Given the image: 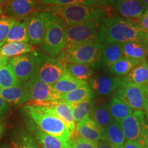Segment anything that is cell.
I'll return each instance as SVG.
<instances>
[{"instance_id": "1", "label": "cell", "mask_w": 148, "mask_h": 148, "mask_svg": "<svg viewBox=\"0 0 148 148\" xmlns=\"http://www.w3.org/2000/svg\"><path fill=\"white\" fill-rule=\"evenodd\" d=\"M29 119L40 130L50 134L65 143L70 140L71 134L64 122L47 107L34 103H27L23 106Z\"/></svg>"}, {"instance_id": "9", "label": "cell", "mask_w": 148, "mask_h": 148, "mask_svg": "<svg viewBox=\"0 0 148 148\" xmlns=\"http://www.w3.org/2000/svg\"><path fill=\"white\" fill-rule=\"evenodd\" d=\"M115 92L114 95L134 111L145 110L147 108V86L127 82Z\"/></svg>"}, {"instance_id": "22", "label": "cell", "mask_w": 148, "mask_h": 148, "mask_svg": "<svg viewBox=\"0 0 148 148\" xmlns=\"http://www.w3.org/2000/svg\"><path fill=\"white\" fill-rule=\"evenodd\" d=\"M123 56L136 60H145L148 51L147 40H135L123 43Z\"/></svg>"}, {"instance_id": "24", "label": "cell", "mask_w": 148, "mask_h": 148, "mask_svg": "<svg viewBox=\"0 0 148 148\" xmlns=\"http://www.w3.org/2000/svg\"><path fill=\"white\" fill-rule=\"evenodd\" d=\"M36 0H12L7 8V12L18 17H26L34 13Z\"/></svg>"}, {"instance_id": "50", "label": "cell", "mask_w": 148, "mask_h": 148, "mask_svg": "<svg viewBox=\"0 0 148 148\" xmlns=\"http://www.w3.org/2000/svg\"><path fill=\"white\" fill-rule=\"evenodd\" d=\"M145 111H146V116H147V119H148V107H147V108L145 110Z\"/></svg>"}, {"instance_id": "31", "label": "cell", "mask_w": 148, "mask_h": 148, "mask_svg": "<svg viewBox=\"0 0 148 148\" xmlns=\"http://www.w3.org/2000/svg\"><path fill=\"white\" fill-rule=\"evenodd\" d=\"M125 77L127 82H131L140 86H147L148 60L147 59L141 61Z\"/></svg>"}, {"instance_id": "27", "label": "cell", "mask_w": 148, "mask_h": 148, "mask_svg": "<svg viewBox=\"0 0 148 148\" xmlns=\"http://www.w3.org/2000/svg\"><path fill=\"white\" fill-rule=\"evenodd\" d=\"M108 107L112 119L119 123L134 112L132 109L115 95H114L109 101Z\"/></svg>"}, {"instance_id": "41", "label": "cell", "mask_w": 148, "mask_h": 148, "mask_svg": "<svg viewBox=\"0 0 148 148\" xmlns=\"http://www.w3.org/2000/svg\"><path fill=\"white\" fill-rule=\"evenodd\" d=\"M9 109V104L0 97V117L6 114Z\"/></svg>"}, {"instance_id": "45", "label": "cell", "mask_w": 148, "mask_h": 148, "mask_svg": "<svg viewBox=\"0 0 148 148\" xmlns=\"http://www.w3.org/2000/svg\"><path fill=\"white\" fill-rule=\"evenodd\" d=\"M107 1H108L109 5H112V6H114V5H115L116 0H107Z\"/></svg>"}, {"instance_id": "17", "label": "cell", "mask_w": 148, "mask_h": 148, "mask_svg": "<svg viewBox=\"0 0 148 148\" xmlns=\"http://www.w3.org/2000/svg\"><path fill=\"white\" fill-rule=\"evenodd\" d=\"M116 10L127 18H138L145 11L141 0H116Z\"/></svg>"}, {"instance_id": "10", "label": "cell", "mask_w": 148, "mask_h": 148, "mask_svg": "<svg viewBox=\"0 0 148 148\" xmlns=\"http://www.w3.org/2000/svg\"><path fill=\"white\" fill-rule=\"evenodd\" d=\"M23 84L28 93L29 102L40 103L59 100L60 94L51 85L42 82L36 75H33Z\"/></svg>"}, {"instance_id": "53", "label": "cell", "mask_w": 148, "mask_h": 148, "mask_svg": "<svg viewBox=\"0 0 148 148\" xmlns=\"http://www.w3.org/2000/svg\"><path fill=\"white\" fill-rule=\"evenodd\" d=\"M147 56H148V51H147Z\"/></svg>"}, {"instance_id": "38", "label": "cell", "mask_w": 148, "mask_h": 148, "mask_svg": "<svg viewBox=\"0 0 148 148\" xmlns=\"http://www.w3.org/2000/svg\"><path fill=\"white\" fill-rule=\"evenodd\" d=\"M138 21L139 22L138 23L148 34V9L143 12L140 17L138 18Z\"/></svg>"}, {"instance_id": "14", "label": "cell", "mask_w": 148, "mask_h": 148, "mask_svg": "<svg viewBox=\"0 0 148 148\" xmlns=\"http://www.w3.org/2000/svg\"><path fill=\"white\" fill-rule=\"evenodd\" d=\"M103 130L88 116L77 123L71 136H77L84 139L98 142L102 138Z\"/></svg>"}, {"instance_id": "13", "label": "cell", "mask_w": 148, "mask_h": 148, "mask_svg": "<svg viewBox=\"0 0 148 148\" xmlns=\"http://www.w3.org/2000/svg\"><path fill=\"white\" fill-rule=\"evenodd\" d=\"M127 82L126 77L107 75H95L89 79L88 86L93 92L99 95H108Z\"/></svg>"}, {"instance_id": "30", "label": "cell", "mask_w": 148, "mask_h": 148, "mask_svg": "<svg viewBox=\"0 0 148 148\" xmlns=\"http://www.w3.org/2000/svg\"><path fill=\"white\" fill-rule=\"evenodd\" d=\"M89 117L103 129L114 121L108 110V103H102L92 107Z\"/></svg>"}, {"instance_id": "34", "label": "cell", "mask_w": 148, "mask_h": 148, "mask_svg": "<svg viewBox=\"0 0 148 148\" xmlns=\"http://www.w3.org/2000/svg\"><path fill=\"white\" fill-rule=\"evenodd\" d=\"M22 83L14 75L8 64L0 69V88L19 86Z\"/></svg>"}, {"instance_id": "23", "label": "cell", "mask_w": 148, "mask_h": 148, "mask_svg": "<svg viewBox=\"0 0 148 148\" xmlns=\"http://www.w3.org/2000/svg\"><path fill=\"white\" fill-rule=\"evenodd\" d=\"M140 62L141 61L123 56L121 58L109 66L108 70L113 76L124 77H126Z\"/></svg>"}, {"instance_id": "8", "label": "cell", "mask_w": 148, "mask_h": 148, "mask_svg": "<svg viewBox=\"0 0 148 148\" xmlns=\"http://www.w3.org/2000/svg\"><path fill=\"white\" fill-rule=\"evenodd\" d=\"M126 139L136 140L143 146L148 137V123L143 110H135L119 123Z\"/></svg>"}, {"instance_id": "21", "label": "cell", "mask_w": 148, "mask_h": 148, "mask_svg": "<svg viewBox=\"0 0 148 148\" xmlns=\"http://www.w3.org/2000/svg\"><path fill=\"white\" fill-rule=\"evenodd\" d=\"M27 21L28 16L21 17L18 20L16 19L12 26L11 27L3 44L10 42H28L27 32Z\"/></svg>"}, {"instance_id": "3", "label": "cell", "mask_w": 148, "mask_h": 148, "mask_svg": "<svg viewBox=\"0 0 148 148\" xmlns=\"http://www.w3.org/2000/svg\"><path fill=\"white\" fill-rule=\"evenodd\" d=\"M44 11L52 14L65 28L90 20L107 17V11L104 8L83 4L49 6Z\"/></svg>"}, {"instance_id": "25", "label": "cell", "mask_w": 148, "mask_h": 148, "mask_svg": "<svg viewBox=\"0 0 148 148\" xmlns=\"http://www.w3.org/2000/svg\"><path fill=\"white\" fill-rule=\"evenodd\" d=\"M94 97V92L92 91L88 85L80 86L71 91L60 95L59 100L71 104V103L82 102L84 101L91 100Z\"/></svg>"}, {"instance_id": "40", "label": "cell", "mask_w": 148, "mask_h": 148, "mask_svg": "<svg viewBox=\"0 0 148 148\" xmlns=\"http://www.w3.org/2000/svg\"><path fill=\"white\" fill-rule=\"evenodd\" d=\"M119 148H143V147L136 140H127Z\"/></svg>"}, {"instance_id": "19", "label": "cell", "mask_w": 148, "mask_h": 148, "mask_svg": "<svg viewBox=\"0 0 148 148\" xmlns=\"http://www.w3.org/2000/svg\"><path fill=\"white\" fill-rule=\"evenodd\" d=\"M101 140L112 148H119L125 143V138L121 125L118 122L113 121L103 128Z\"/></svg>"}, {"instance_id": "44", "label": "cell", "mask_w": 148, "mask_h": 148, "mask_svg": "<svg viewBox=\"0 0 148 148\" xmlns=\"http://www.w3.org/2000/svg\"><path fill=\"white\" fill-rule=\"evenodd\" d=\"M141 2L144 5V7H145V10L148 9V0H141Z\"/></svg>"}, {"instance_id": "2", "label": "cell", "mask_w": 148, "mask_h": 148, "mask_svg": "<svg viewBox=\"0 0 148 148\" xmlns=\"http://www.w3.org/2000/svg\"><path fill=\"white\" fill-rule=\"evenodd\" d=\"M147 40V33L138 22L119 16H110L105 19L103 44Z\"/></svg>"}, {"instance_id": "15", "label": "cell", "mask_w": 148, "mask_h": 148, "mask_svg": "<svg viewBox=\"0 0 148 148\" xmlns=\"http://www.w3.org/2000/svg\"><path fill=\"white\" fill-rule=\"evenodd\" d=\"M36 104L47 107V108L52 111L56 115L58 116L64 122V123L68 127V129L72 134L74 129H75V123L73 120V116H72L71 108H70L69 103L64 102L63 101L57 100L54 101H49V102L36 103Z\"/></svg>"}, {"instance_id": "52", "label": "cell", "mask_w": 148, "mask_h": 148, "mask_svg": "<svg viewBox=\"0 0 148 148\" xmlns=\"http://www.w3.org/2000/svg\"><path fill=\"white\" fill-rule=\"evenodd\" d=\"M147 95H148V85H147Z\"/></svg>"}, {"instance_id": "12", "label": "cell", "mask_w": 148, "mask_h": 148, "mask_svg": "<svg viewBox=\"0 0 148 148\" xmlns=\"http://www.w3.org/2000/svg\"><path fill=\"white\" fill-rule=\"evenodd\" d=\"M47 15L45 11L35 12L28 16L27 32L29 45H42L47 30Z\"/></svg>"}, {"instance_id": "35", "label": "cell", "mask_w": 148, "mask_h": 148, "mask_svg": "<svg viewBox=\"0 0 148 148\" xmlns=\"http://www.w3.org/2000/svg\"><path fill=\"white\" fill-rule=\"evenodd\" d=\"M15 20V18L10 16L0 17V47L3 45V42Z\"/></svg>"}, {"instance_id": "36", "label": "cell", "mask_w": 148, "mask_h": 148, "mask_svg": "<svg viewBox=\"0 0 148 148\" xmlns=\"http://www.w3.org/2000/svg\"><path fill=\"white\" fill-rule=\"evenodd\" d=\"M66 143L71 148H97L98 145L97 141L86 140L77 136H71Z\"/></svg>"}, {"instance_id": "26", "label": "cell", "mask_w": 148, "mask_h": 148, "mask_svg": "<svg viewBox=\"0 0 148 148\" xmlns=\"http://www.w3.org/2000/svg\"><path fill=\"white\" fill-rule=\"evenodd\" d=\"M86 85H88V82L77 79L65 72L64 75L51 86L58 93L62 95Z\"/></svg>"}, {"instance_id": "47", "label": "cell", "mask_w": 148, "mask_h": 148, "mask_svg": "<svg viewBox=\"0 0 148 148\" xmlns=\"http://www.w3.org/2000/svg\"><path fill=\"white\" fill-rule=\"evenodd\" d=\"M143 148H148V137L147 139H146L145 143H143Z\"/></svg>"}, {"instance_id": "6", "label": "cell", "mask_w": 148, "mask_h": 148, "mask_svg": "<svg viewBox=\"0 0 148 148\" xmlns=\"http://www.w3.org/2000/svg\"><path fill=\"white\" fill-rule=\"evenodd\" d=\"M46 12L47 15V30L40 47L48 55L56 58L65 49L64 30L66 28L52 14Z\"/></svg>"}, {"instance_id": "29", "label": "cell", "mask_w": 148, "mask_h": 148, "mask_svg": "<svg viewBox=\"0 0 148 148\" xmlns=\"http://www.w3.org/2000/svg\"><path fill=\"white\" fill-rule=\"evenodd\" d=\"M65 69L66 73L79 80L87 82L93 76V68L88 64L67 62L65 63Z\"/></svg>"}, {"instance_id": "11", "label": "cell", "mask_w": 148, "mask_h": 148, "mask_svg": "<svg viewBox=\"0 0 148 148\" xmlns=\"http://www.w3.org/2000/svg\"><path fill=\"white\" fill-rule=\"evenodd\" d=\"M8 64L14 75L21 83L27 82L35 73L36 68V51L9 58Z\"/></svg>"}, {"instance_id": "4", "label": "cell", "mask_w": 148, "mask_h": 148, "mask_svg": "<svg viewBox=\"0 0 148 148\" xmlns=\"http://www.w3.org/2000/svg\"><path fill=\"white\" fill-rule=\"evenodd\" d=\"M106 18L90 20L79 25L66 27L64 30V49L82 44H103L104 22Z\"/></svg>"}, {"instance_id": "7", "label": "cell", "mask_w": 148, "mask_h": 148, "mask_svg": "<svg viewBox=\"0 0 148 148\" xmlns=\"http://www.w3.org/2000/svg\"><path fill=\"white\" fill-rule=\"evenodd\" d=\"M102 47V43L82 44L64 49L58 56L64 63L74 62L95 66L99 62Z\"/></svg>"}, {"instance_id": "18", "label": "cell", "mask_w": 148, "mask_h": 148, "mask_svg": "<svg viewBox=\"0 0 148 148\" xmlns=\"http://www.w3.org/2000/svg\"><path fill=\"white\" fill-rule=\"evenodd\" d=\"M123 56V43L114 42L103 44L99 62L97 64L109 67Z\"/></svg>"}, {"instance_id": "42", "label": "cell", "mask_w": 148, "mask_h": 148, "mask_svg": "<svg viewBox=\"0 0 148 148\" xmlns=\"http://www.w3.org/2000/svg\"><path fill=\"white\" fill-rule=\"evenodd\" d=\"M9 58L0 55V69L3 68V66H6L8 64Z\"/></svg>"}, {"instance_id": "33", "label": "cell", "mask_w": 148, "mask_h": 148, "mask_svg": "<svg viewBox=\"0 0 148 148\" xmlns=\"http://www.w3.org/2000/svg\"><path fill=\"white\" fill-rule=\"evenodd\" d=\"M69 106L74 121L75 123H78L89 116L90 111L93 107V101L91 99L82 102L71 103L69 104Z\"/></svg>"}, {"instance_id": "51", "label": "cell", "mask_w": 148, "mask_h": 148, "mask_svg": "<svg viewBox=\"0 0 148 148\" xmlns=\"http://www.w3.org/2000/svg\"><path fill=\"white\" fill-rule=\"evenodd\" d=\"M3 1H4V0H0V2H2Z\"/></svg>"}, {"instance_id": "37", "label": "cell", "mask_w": 148, "mask_h": 148, "mask_svg": "<svg viewBox=\"0 0 148 148\" xmlns=\"http://www.w3.org/2000/svg\"><path fill=\"white\" fill-rule=\"evenodd\" d=\"M40 2L49 6H64L73 4L88 5L85 0H39Z\"/></svg>"}, {"instance_id": "16", "label": "cell", "mask_w": 148, "mask_h": 148, "mask_svg": "<svg viewBox=\"0 0 148 148\" xmlns=\"http://www.w3.org/2000/svg\"><path fill=\"white\" fill-rule=\"evenodd\" d=\"M0 97L8 103L21 105L29 101L28 93L23 83L19 86L0 88Z\"/></svg>"}, {"instance_id": "32", "label": "cell", "mask_w": 148, "mask_h": 148, "mask_svg": "<svg viewBox=\"0 0 148 148\" xmlns=\"http://www.w3.org/2000/svg\"><path fill=\"white\" fill-rule=\"evenodd\" d=\"M10 148H40L36 140L30 133L20 130L10 142Z\"/></svg>"}, {"instance_id": "20", "label": "cell", "mask_w": 148, "mask_h": 148, "mask_svg": "<svg viewBox=\"0 0 148 148\" xmlns=\"http://www.w3.org/2000/svg\"><path fill=\"white\" fill-rule=\"evenodd\" d=\"M27 125L29 132L36 140L40 148H64L63 143L54 136L40 130L32 121Z\"/></svg>"}, {"instance_id": "49", "label": "cell", "mask_w": 148, "mask_h": 148, "mask_svg": "<svg viewBox=\"0 0 148 148\" xmlns=\"http://www.w3.org/2000/svg\"><path fill=\"white\" fill-rule=\"evenodd\" d=\"M2 13H3V9H2V8H1V5H0V15H1Z\"/></svg>"}, {"instance_id": "39", "label": "cell", "mask_w": 148, "mask_h": 148, "mask_svg": "<svg viewBox=\"0 0 148 148\" xmlns=\"http://www.w3.org/2000/svg\"><path fill=\"white\" fill-rule=\"evenodd\" d=\"M85 1L88 3V5H93V6L106 8L109 5L107 0H85Z\"/></svg>"}, {"instance_id": "48", "label": "cell", "mask_w": 148, "mask_h": 148, "mask_svg": "<svg viewBox=\"0 0 148 148\" xmlns=\"http://www.w3.org/2000/svg\"><path fill=\"white\" fill-rule=\"evenodd\" d=\"M64 148H71V147H70L69 145H68L67 143H64Z\"/></svg>"}, {"instance_id": "46", "label": "cell", "mask_w": 148, "mask_h": 148, "mask_svg": "<svg viewBox=\"0 0 148 148\" xmlns=\"http://www.w3.org/2000/svg\"><path fill=\"white\" fill-rule=\"evenodd\" d=\"M3 125L2 123H0V138H1V135L3 134Z\"/></svg>"}, {"instance_id": "43", "label": "cell", "mask_w": 148, "mask_h": 148, "mask_svg": "<svg viewBox=\"0 0 148 148\" xmlns=\"http://www.w3.org/2000/svg\"><path fill=\"white\" fill-rule=\"evenodd\" d=\"M97 148H112V147H111L108 143H106V142H104L103 140H101V141L98 143Z\"/></svg>"}, {"instance_id": "28", "label": "cell", "mask_w": 148, "mask_h": 148, "mask_svg": "<svg viewBox=\"0 0 148 148\" xmlns=\"http://www.w3.org/2000/svg\"><path fill=\"white\" fill-rule=\"evenodd\" d=\"M33 51H34V47L29 45L28 42H6L0 47V55L8 58Z\"/></svg>"}, {"instance_id": "5", "label": "cell", "mask_w": 148, "mask_h": 148, "mask_svg": "<svg viewBox=\"0 0 148 148\" xmlns=\"http://www.w3.org/2000/svg\"><path fill=\"white\" fill-rule=\"evenodd\" d=\"M36 68L34 75L42 82L52 86L66 72L65 63L59 56L56 58L36 52Z\"/></svg>"}, {"instance_id": "54", "label": "cell", "mask_w": 148, "mask_h": 148, "mask_svg": "<svg viewBox=\"0 0 148 148\" xmlns=\"http://www.w3.org/2000/svg\"></svg>"}]
</instances>
